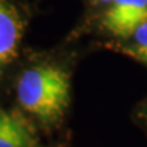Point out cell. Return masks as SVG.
Wrapping results in <instances>:
<instances>
[{"mask_svg": "<svg viewBox=\"0 0 147 147\" xmlns=\"http://www.w3.org/2000/svg\"><path fill=\"white\" fill-rule=\"evenodd\" d=\"M70 77L64 69L50 64L30 67L17 81L21 107L40 123L52 125L64 117L70 104Z\"/></svg>", "mask_w": 147, "mask_h": 147, "instance_id": "6da1fadb", "label": "cell"}, {"mask_svg": "<svg viewBox=\"0 0 147 147\" xmlns=\"http://www.w3.org/2000/svg\"><path fill=\"white\" fill-rule=\"evenodd\" d=\"M147 22V0H112L102 24L109 33L120 38L131 37Z\"/></svg>", "mask_w": 147, "mask_h": 147, "instance_id": "7a4b0ae2", "label": "cell"}, {"mask_svg": "<svg viewBox=\"0 0 147 147\" xmlns=\"http://www.w3.org/2000/svg\"><path fill=\"white\" fill-rule=\"evenodd\" d=\"M24 36V20L7 0H0V67L17 55Z\"/></svg>", "mask_w": 147, "mask_h": 147, "instance_id": "3957f363", "label": "cell"}, {"mask_svg": "<svg viewBox=\"0 0 147 147\" xmlns=\"http://www.w3.org/2000/svg\"><path fill=\"white\" fill-rule=\"evenodd\" d=\"M37 142L31 121L16 110L0 107V147H36Z\"/></svg>", "mask_w": 147, "mask_h": 147, "instance_id": "277c9868", "label": "cell"}, {"mask_svg": "<svg viewBox=\"0 0 147 147\" xmlns=\"http://www.w3.org/2000/svg\"><path fill=\"white\" fill-rule=\"evenodd\" d=\"M132 52L139 59L147 64V22L140 26L134 34Z\"/></svg>", "mask_w": 147, "mask_h": 147, "instance_id": "5b68a950", "label": "cell"}, {"mask_svg": "<svg viewBox=\"0 0 147 147\" xmlns=\"http://www.w3.org/2000/svg\"><path fill=\"white\" fill-rule=\"evenodd\" d=\"M99 1H103V3H110L112 0H99Z\"/></svg>", "mask_w": 147, "mask_h": 147, "instance_id": "8992f818", "label": "cell"}]
</instances>
